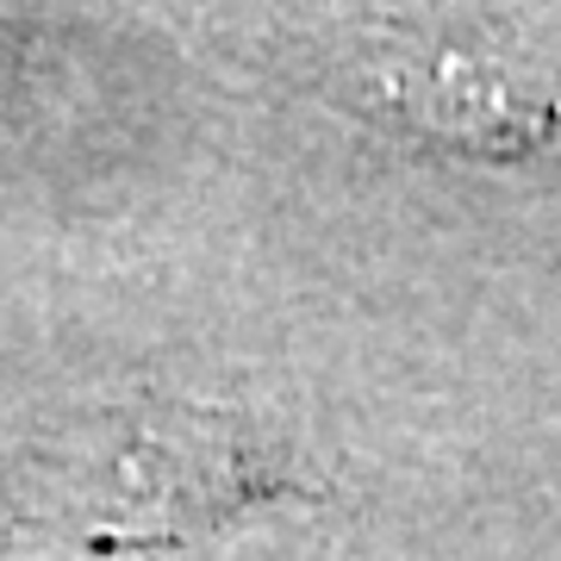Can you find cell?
Returning a JSON list of instances; mask_svg holds the SVG:
<instances>
[{
    "label": "cell",
    "mask_w": 561,
    "mask_h": 561,
    "mask_svg": "<svg viewBox=\"0 0 561 561\" xmlns=\"http://www.w3.org/2000/svg\"><path fill=\"white\" fill-rule=\"evenodd\" d=\"M287 500V449L194 400H76L0 449V518L81 556H181Z\"/></svg>",
    "instance_id": "cell-1"
}]
</instances>
